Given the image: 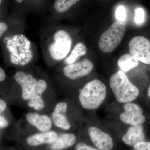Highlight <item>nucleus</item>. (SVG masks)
I'll use <instances>...</instances> for the list:
<instances>
[{"label":"nucleus","mask_w":150,"mask_h":150,"mask_svg":"<svg viewBox=\"0 0 150 150\" xmlns=\"http://www.w3.org/2000/svg\"><path fill=\"white\" fill-rule=\"evenodd\" d=\"M12 10L20 11L48 12L51 4L50 0H11Z\"/></svg>","instance_id":"ddd939ff"},{"label":"nucleus","mask_w":150,"mask_h":150,"mask_svg":"<svg viewBox=\"0 0 150 150\" xmlns=\"http://www.w3.org/2000/svg\"><path fill=\"white\" fill-rule=\"evenodd\" d=\"M79 0H54L51 4L45 23L65 21L70 17L73 8Z\"/></svg>","instance_id":"1a4fd4ad"},{"label":"nucleus","mask_w":150,"mask_h":150,"mask_svg":"<svg viewBox=\"0 0 150 150\" xmlns=\"http://www.w3.org/2000/svg\"><path fill=\"white\" fill-rule=\"evenodd\" d=\"M69 105L66 100H61L55 104L50 115L54 127L62 131H67L72 126L67 112Z\"/></svg>","instance_id":"9b49d317"},{"label":"nucleus","mask_w":150,"mask_h":150,"mask_svg":"<svg viewBox=\"0 0 150 150\" xmlns=\"http://www.w3.org/2000/svg\"><path fill=\"white\" fill-rule=\"evenodd\" d=\"M115 17L118 21H123L126 18V10L123 6H120L117 9Z\"/></svg>","instance_id":"4be33fe9"},{"label":"nucleus","mask_w":150,"mask_h":150,"mask_svg":"<svg viewBox=\"0 0 150 150\" xmlns=\"http://www.w3.org/2000/svg\"><path fill=\"white\" fill-rule=\"evenodd\" d=\"M10 123L8 118L5 115V112L2 114H0V129L3 130L8 128Z\"/></svg>","instance_id":"b1692460"},{"label":"nucleus","mask_w":150,"mask_h":150,"mask_svg":"<svg viewBox=\"0 0 150 150\" xmlns=\"http://www.w3.org/2000/svg\"><path fill=\"white\" fill-rule=\"evenodd\" d=\"M125 144L134 147L135 145L146 141L144 128L142 125H132L122 138Z\"/></svg>","instance_id":"f3484780"},{"label":"nucleus","mask_w":150,"mask_h":150,"mask_svg":"<svg viewBox=\"0 0 150 150\" xmlns=\"http://www.w3.org/2000/svg\"><path fill=\"white\" fill-rule=\"evenodd\" d=\"M8 108V104L6 101L3 98L0 99V114L5 112Z\"/></svg>","instance_id":"bb28decb"},{"label":"nucleus","mask_w":150,"mask_h":150,"mask_svg":"<svg viewBox=\"0 0 150 150\" xmlns=\"http://www.w3.org/2000/svg\"><path fill=\"white\" fill-rule=\"evenodd\" d=\"M24 118L28 124L38 132L51 131L54 127L51 116L45 113L31 111L26 113Z\"/></svg>","instance_id":"4468645a"},{"label":"nucleus","mask_w":150,"mask_h":150,"mask_svg":"<svg viewBox=\"0 0 150 150\" xmlns=\"http://www.w3.org/2000/svg\"><path fill=\"white\" fill-rule=\"evenodd\" d=\"M109 84L115 98L121 103L132 102L139 94V89L130 81L122 71H118L112 75Z\"/></svg>","instance_id":"39448f33"},{"label":"nucleus","mask_w":150,"mask_h":150,"mask_svg":"<svg viewBox=\"0 0 150 150\" xmlns=\"http://www.w3.org/2000/svg\"><path fill=\"white\" fill-rule=\"evenodd\" d=\"M75 150H99L98 149L93 147L83 142H79L75 146Z\"/></svg>","instance_id":"a878e982"},{"label":"nucleus","mask_w":150,"mask_h":150,"mask_svg":"<svg viewBox=\"0 0 150 150\" xmlns=\"http://www.w3.org/2000/svg\"><path fill=\"white\" fill-rule=\"evenodd\" d=\"M91 140L99 150H112L113 142L110 135L95 126H91L88 129Z\"/></svg>","instance_id":"2eb2a0df"},{"label":"nucleus","mask_w":150,"mask_h":150,"mask_svg":"<svg viewBox=\"0 0 150 150\" xmlns=\"http://www.w3.org/2000/svg\"><path fill=\"white\" fill-rule=\"evenodd\" d=\"M87 51V47L85 44L83 42H78L73 47L67 58L57 66L71 64L78 62L79 58L85 56Z\"/></svg>","instance_id":"6ab92c4d"},{"label":"nucleus","mask_w":150,"mask_h":150,"mask_svg":"<svg viewBox=\"0 0 150 150\" xmlns=\"http://www.w3.org/2000/svg\"><path fill=\"white\" fill-rule=\"evenodd\" d=\"M53 86L52 81L46 74L42 71L32 96L26 102L28 107L32 111L41 112L45 109L46 101L45 97Z\"/></svg>","instance_id":"6e6552de"},{"label":"nucleus","mask_w":150,"mask_h":150,"mask_svg":"<svg viewBox=\"0 0 150 150\" xmlns=\"http://www.w3.org/2000/svg\"><path fill=\"white\" fill-rule=\"evenodd\" d=\"M144 11L142 8L135 10V21L137 24H141L144 19Z\"/></svg>","instance_id":"5701e85b"},{"label":"nucleus","mask_w":150,"mask_h":150,"mask_svg":"<svg viewBox=\"0 0 150 150\" xmlns=\"http://www.w3.org/2000/svg\"><path fill=\"white\" fill-rule=\"evenodd\" d=\"M25 29L11 30L1 39L5 61L17 69L33 65L38 57L36 46L24 34Z\"/></svg>","instance_id":"f03ea898"},{"label":"nucleus","mask_w":150,"mask_h":150,"mask_svg":"<svg viewBox=\"0 0 150 150\" xmlns=\"http://www.w3.org/2000/svg\"></svg>","instance_id":"c756f323"},{"label":"nucleus","mask_w":150,"mask_h":150,"mask_svg":"<svg viewBox=\"0 0 150 150\" xmlns=\"http://www.w3.org/2000/svg\"><path fill=\"white\" fill-rule=\"evenodd\" d=\"M124 112L119 115V118L123 123L132 125H142L146 121L143 115V110L139 105L128 103L123 105Z\"/></svg>","instance_id":"f8f14e48"},{"label":"nucleus","mask_w":150,"mask_h":150,"mask_svg":"<svg viewBox=\"0 0 150 150\" xmlns=\"http://www.w3.org/2000/svg\"><path fill=\"white\" fill-rule=\"evenodd\" d=\"M106 95V86L101 81L95 79L88 82L80 90L78 99L84 109L93 110L101 105Z\"/></svg>","instance_id":"7ed1b4c3"},{"label":"nucleus","mask_w":150,"mask_h":150,"mask_svg":"<svg viewBox=\"0 0 150 150\" xmlns=\"http://www.w3.org/2000/svg\"><path fill=\"white\" fill-rule=\"evenodd\" d=\"M9 0H0V16L3 18L10 14L8 8L9 7Z\"/></svg>","instance_id":"412c9836"},{"label":"nucleus","mask_w":150,"mask_h":150,"mask_svg":"<svg viewBox=\"0 0 150 150\" xmlns=\"http://www.w3.org/2000/svg\"><path fill=\"white\" fill-rule=\"evenodd\" d=\"M133 150H150V142H143L135 145Z\"/></svg>","instance_id":"393cba45"},{"label":"nucleus","mask_w":150,"mask_h":150,"mask_svg":"<svg viewBox=\"0 0 150 150\" xmlns=\"http://www.w3.org/2000/svg\"><path fill=\"white\" fill-rule=\"evenodd\" d=\"M6 74L5 70L2 67H0V82L1 84L4 83L6 80Z\"/></svg>","instance_id":"cd10ccee"},{"label":"nucleus","mask_w":150,"mask_h":150,"mask_svg":"<svg viewBox=\"0 0 150 150\" xmlns=\"http://www.w3.org/2000/svg\"><path fill=\"white\" fill-rule=\"evenodd\" d=\"M126 30V25L123 21L115 22L100 37L98 43L100 50L107 53L114 51L123 39Z\"/></svg>","instance_id":"0eeeda50"},{"label":"nucleus","mask_w":150,"mask_h":150,"mask_svg":"<svg viewBox=\"0 0 150 150\" xmlns=\"http://www.w3.org/2000/svg\"><path fill=\"white\" fill-rule=\"evenodd\" d=\"M139 64V61L131 54H125L118 59V65L123 72H127L133 69Z\"/></svg>","instance_id":"aec40b11"},{"label":"nucleus","mask_w":150,"mask_h":150,"mask_svg":"<svg viewBox=\"0 0 150 150\" xmlns=\"http://www.w3.org/2000/svg\"><path fill=\"white\" fill-rule=\"evenodd\" d=\"M76 142V137L71 133H62L59 134L58 138L51 145L52 150H64L69 149L75 144Z\"/></svg>","instance_id":"a211bd4d"},{"label":"nucleus","mask_w":150,"mask_h":150,"mask_svg":"<svg viewBox=\"0 0 150 150\" xmlns=\"http://www.w3.org/2000/svg\"><path fill=\"white\" fill-rule=\"evenodd\" d=\"M54 74V80L64 85L67 82L74 81L88 76L94 69L91 60L85 58L67 65L57 66Z\"/></svg>","instance_id":"20e7f679"},{"label":"nucleus","mask_w":150,"mask_h":150,"mask_svg":"<svg viewBox=\"0 0 150 150\" xmlns=\"http://www.w3.org/2000/svg\"><path fill=\"white\" fill-rule=\"evenodd\" d=\"M131 55L146 64H150V41L143 36L133 38L129 43Z\"/></svg>","instance_id":"9d476101"},{"label":"nucleus","mask_w":150,"mask_h":150,"mask_svg":"<svg viewBox=\"0 0 150 150\" xmlns=\"http://www.w3.org/2000/svg\"><path fill=\"white\" fill-rule=\"evenodd\" d=\"M147 96L150 99V85L148 89Z\"/></svg>","instance_id":"c85d7f7f"},{"label":"nucleus","mask_w":150,"mask_h":150,"mask_svg":"<svg viewBox=\"0 0 150 150\" xmlns=\"http://www.w3.org/2000/svg\"><path fill=\"white\" fill-rule=\"evenodd\" d=\"M59 134L55 130L38 132L30 135L26 139L28 145L35 147L45 144H52L57 139Z\"/></svg>","instance_id":"dca6fc26"},{"label":"nucleus","mask_w":150,"mask_h":150,"mask_svg":"<svg viewBox=\"0 0 150 150\" xmlns=\"http://www.w3.org/2000/svg\"><path fill=\"white\" fill-rule=\"evenodd\" d=\"M43 60L49 67L63 62L74 47V38L69 26L62 22L45 23L39 33Z\"/></svg>","instance_id":"f257e3e1"},{"label":"nucleus","mask_w":150,"mask_h":150,"mask_svg":"<svg viewBox=\"0 0 150 150\" xmlns=\"http://www.w3.org/2000/svg\"><path fill=\"white\" fill-rule=\"evenodd\" d=\"M42 70L32 66L18 69L13 76V81L20 89L21 97L27 102L32 96Z\"/></svg>","instance_id":"423d86ee"}]
</instances>
